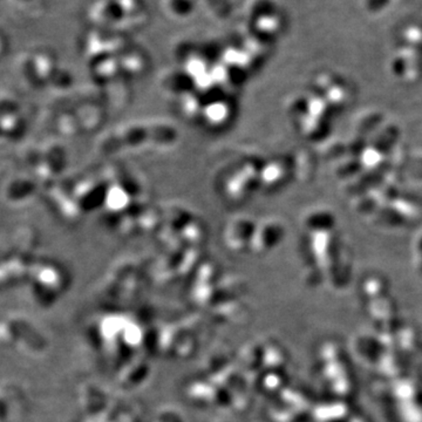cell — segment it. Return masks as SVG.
<instances>
[{
    "instance_id": "6da1fadb",
    "label": "cell",
    "mask_w": 422,
    "mask_h": 422,
    "mask_svg": "<svg viewBox=\"0 0 422 422\" xmlns=\"http://www.w3.org/2000/svg\"><path fill=\"white\" fill-rule=\"evenodd\" d=\"M390 0H366V6L371 12H379L388 4Z\"/></svg>"
}]
</instances>
